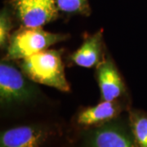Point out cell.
<instances>
[{
    "label": "cell",
    "instance_id": "cell-10",
    "mask_svg": "<svg viewBox=\"0 0 147 147\" xmlns=\"http://www.w3.org/2000/svg\"><path fill=\"white\" fill-rule=\"evenodd\" d=\"M127 118L137 147H147V113L131 110H129Z\"/></svg>",
    "mask_w": 147,
    "mask_h": 147
},
{
    "label": "cell",
    "instance_id": "cell-5",
    "mask_svg": "<svg viewBox=\"0 0 147 147\" xmlns=\"http://www.w3.org/2000/svg\"><path fill=\"white\" fill-rule=\"evenodd\" d=\"M13 65L3 60L0 64V101L3 108L26 104L33 99L29 83Z\"/></svg>",
    "mask_w": 147,
    "mask_h": 147
},
{
    "label": "cell",
    "instance_id": "cell-6",
    "mask_svg": "<svg viewBox=\"0 0 147 147\" xmlns=\"http://www.w3.org/2000/svg\"><path fill=\"white\" fill-rule=\"evenodd\" d=\"M11 7L24 27L38 28L59 15L56 0H11Z\"/></svg>",
    "mask_w": 147,
    "mask_h": 147
},
{
    "label": "cell",
    "instance_id": "cell-8",
    "mask_svg": "<svg viewBox=\"0 0 147 147\" xmlns=\"http://www.w3.org/2000/svg\"><path fill=\"white\" fill-rule=\"evenodd\" d=\"M97 81L102 100H117L124 90L120 75L110 60H105L98 65Z\"/></svg>",
    "mask_w": 147,
    "mask_h": 147
},
{
    "label": "cell",
    "instance_id": "cell-4",
    "mask_svg": "<svg viewBox=\"0 0 147 147\" xmlns=\"http://www.w3.org/2000/svg\"><path fill=\"white\" fill-rule=\"evenodd\" d=\"M67 38L65 34L45 31L42 27H24L10 37L4 60H23L34 54L47 50L49 47L62 42Z\"/></svg>",
    "mask_w": 147,
    "mask_h": 147
},
{
    "label": "cell",
    "instance_id": "cell-12",
    "mask_svg": "<svg viewBox=\"0 0 147 147\" xmlns=\"http://www.w3.org/2000/svg\"><path fill=\"white\" fill-rule=\"evenodd\" d=\"M12 27L10 9L4 7L0 12V46L4 48L9 38V33Z\"/></svg>",
    "mask_w": 147,
    "mask_h": 147
},
{
    "label": "cell",
    "instance_id": "cell-1",
    "mask_svg": "<svg viewBox=\"0 0 147 147\" xmlns=\"http://www.w3.org/2000/svg\"><path fill=\"white\" fill-rule=\"evenodd\" d=\"M58 124L33 122L9 127L0 133V147H69Z\"/></svg>",
    "mask_w": 147,
    "mask_h": 147
},
{
    "label": "cell",
    "instance_id": "cell-2",
    "mask_svg": "<svg viewBox=\"0 0 147 147\" xmlns=\"http://www.w3.org/2000/svg\"><path fill=\"white\" fill-rule=\"evenodd\" d=\"M20 65L22 72L32 81L62 92L69 91L61 51L44 50L21 60Z\"/></svg>",
    "mask_w": 147,
    "mask_h": 147
},
{
    "label": "cell",
    "instance_id": "cell-11",
    "mask_svg": "<svg viewBox=\"0 0 147 147\" xmlns=\"http://www.w3.org/2000/svg\"><path fill=\"white\" fill-rule=\"evenodd\" d=\"M60 11L67 14L88 15L90 12L88 0H56Z\"/></svg>",
    "mask_w": 147,
    "mask_h": 147
},
{
    "label": "cell",
    "instance_id": "cell-9",
    "mask_svg": "<svg viewBox=\"0 0 147 147\" xmlns=\"http://www.w3.org/2000/svg\"><path fill=\"white\" fill-rule=\"evenodd\" d=\"M102 44V30L88 38L82 46L73 53L74 63L84 68H92L99 63Z\"/></svg>",
    "mask_w": 147,
    "mask_h": 147
},
{
    "label": "cell",
    "instance_id": "cell-3",
    "mask_svg": "<svg viewBox=\"0 0 147 147\" xmlns=\"http://www.w3.org/2000/svg\"><path fill=\"white\" fill-rule=\"evenodd\" d=\"M69 147H137L129 126L125 120L118 117L100 126L80 130Z\"/></svg>",
    "mask_w": 147,
    "mask_h": 147
},
{
    "label": "cell",
    "instance_id": "cell-7",
    "mask_svg": "<svg viewBox=\"0 0 147 147\" xmlns=\"http://www.w3.org/2000/svg\"><path fill=\"white\" fill-rule=\"evenodd\" d=\"M123 110V105L117 100H102L94 106L82 109L74 116L73 123L79 131L89 129L115 119Z\"/></svg>",
    "mask_w": 147,
    "mask_h": 147
}]
</instances>
